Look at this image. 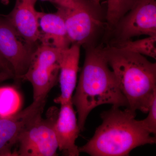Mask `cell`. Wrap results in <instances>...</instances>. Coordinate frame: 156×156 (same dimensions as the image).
<instances>
[{"label":"cell","instance_id":"cell-1","mask_svg":"<svg viewBox=\"0 0 156 156\" xmlns=\"http://www.w3.org/2000/svg\"><path fill=\"white\" fill-rule=\"evenodd\" d=\"M101 47L86 46L83 66L72 101L78 114L80 131L93 109L104 104L128 107L113 72L109 69Z\"/></svg>","mask_w":156,"mask_h":156},{"label":"cell","instance_id":"cell-2","mask_svg":"<svg viewBox=\"0 0 156 156\" xmlns=\"http://www.w3.org/2000/svg\"><path fill=\"white\" fill-rule=\"evenodd\" d=\"M112 106L100 115L102 122L95 134L85 145L79 147L80 153L92 156H129L135 148L156 143L155 137L144 128L136 114L127 108Z\"/></svg>","mask_w":156,"mask_h":156},{"label":"cell","instance_id":"cell-3","mask_svg":"<svg viewBox=\"0 0 156 156\" xmlns=\"http://www.w3.org/2000/svg\"><path fill=\"white\" fill-rule=\"evenodd\" d=\"M128 103L127 108L147 113L156 95V64L140 54L116 46L101 48Z\"/></svg>","mask_w":156,"mask_h":156},{"label":"cell","instance_id":"cell-4","mask_svg":"<svg viewBox=\"0 0 156 156\" xmlns=\"http://www.w3.org/2000/svg\"><path fill=\"white\" fill-rule=\"evenodd\" d=\"M62 51L41 44L34 50L28 69L20 78L31 84L34 101L46 98L58 82Z\"/></svg>","mask_w":156,"mask_h":156},{"label":"cell","instance_id":"cell-5","mask_svg":"<svg viewBox=\"0 0 156 156\" xmlns=\"http://www.w3.org/2000/svg\"><path fill=\"white\" fill-rule=\"evenodd\" d=\"M58 111L57 108L52 107L47 118L43 119L40 116L25 128L18 139V148L15 155H57L58 144L55 124Z\"/></svg>","mask_w":156,"mask_h":156},{"label":"cell","instance_id":"cell-6","mask_svg":"<svg viewBox=\"0 0 156 156\" xmlns=\"http://www.w3.org/2000/svg\"><path fill=\"white\" fill-rule=\"evenodd\" d=\"M89 0H80L73 8L58 7L64 17L68 36L72 44L88 46L101 26L97 9Z\"/></svg>","mask_w":156,"mask_h":156},{"label":"cell","instance_id":"cell-7","mask_svg":"<svg viewBox=\"0 0 156 156\" xmlns=\"http://www.w3.org/2000/svg\"><path fill=\"white\" fill-rule=\"evenodd\" d=\"M112 30L118 43L142 35L156 36V0H138Z\"/></svg>","mask_w":156,"mask_h":156},{"label":"cell","instance_id":"cell-8","mask_svg":"<svg viewBox=\"0 0 156 156\" xmlns=\"http://www.w3.org/2000/svg\"><path fill=\"white\" fill-rule=\"evenodd\" d=\"M37 47L28 44L7 19L0 18V53L11 66L17 80L26 72Z\"/></svg>","mask_w":156,"mask_h":156},{"label":"cell","instance_id":"cell-9","mask_svg":"<svg viewBox=\"0 0 156 156\" xmlns=\"http://www.w3.org/2000/svg\"><path fill=\"white\" fill-rule=\"evenodd\" d=\"M46 100L34 101L30 105L12 115L0 117V156H13L12 149L17 144L20 134L41 115Z\"/></svg>","mask_w":156,"mask_h":156},{"label":"cell","instance_id":"cell-10","mask_svg":"<svg viewBox=\"0 0 156 156\" xmlns=\"http://www.w3.org/2000/svg\"><path fill=\"white\" fill-rule=\"evenodd\" d=\"M37 1L16 0L14 9L5 17L20 37L32 47L37 46L40 35Z\"/></svg>","mask_w":156,"mask_h":156},{"label":"cell","instance_id":"cell-11","mask_svg":"<svg viewBox=\"0 0 156 156\" xmlns=\"http://www.w3.org/2000/svg\"><path fill=\"white\" fill-rule=\"evenodd\" d=\"M60 105L55 124L58 150L65 156H78L80 152L76 141L80 131L76 112L72 100Z\"/></svg>","mask_w":156,"mask_h":156},{"label":"cell","instance_id":"cell-12","mask_svg":"<svg viewBox=\"0 0 156 156\" xmlns=\"http://www.w3.org/2000/svg\"><path fill=\"white\" fill-rule=\"evenodd\" d=\"M80 51V46L76 44L62 51L58 80L61 94L54 99L55 103L60 105L72 100L76 85Z\"/></svg>","mask_w":156,"mask_h":156},{"label":"cell","instance_id":"cell-13","mask_svg":"<svg viewBox=\"0 0 156 156\" xmlns=\"http://www.w3.org/2000/svg\"><path fill=\"white\" fill-rule=\"evenodd\" d=\"M39 25L41 44L61 50L70 47L64 17L58 10L54 13L39 12Z\"/></svg>","mask_w":156,"mask_h":156},{"label":"cell","instance_id":"cell-14","mask_svg":"<svg viewBox=\"0 0 156 156\" xmlns=\"http://www.w3.org/2000/svg\"><path fill=\"white\" fill-rule=\"evenodd\" d=\"M22 97L18 91L11 86L0 87V117L10 116L20 111Z\"/></svg>","mask_w":156,"mask_h":156},{"label":"cell","instance_id":"cell-15","mask_svg":"<svg viewBox=\"0 0 156 156\" xmlns=\"http://www.w3.org/2000/svg\"><path fill=\"white\" fill-rule=\"evenodd\" d=\"M138 1L107 0L106 19L108 29L112 30L118 21L135 6Z\"/></svg>","mask_w":156,"mask_h":156},{"label":"cell","instance_id":"cell-16","mask_svg":"<svg viewBox=\"0 0 156 156\" xmlns=\"http://www.w3.org/2000/svg\"><path fill=\"white\" fill-rule=\"evenodd\" d=\"M115 46L143 56L156 58V36H148L135 41L127 40L118 43Z\"/></svg>","mask_w":156,"mask_h":156},{"label":"cell","instance_id":"cell-17","mask_svg":"<svg viewBox=\"0 0 156 156\" xmlns=\"http://www.w3.org/2000/svg\"><path fill=\"white\" fill-rule=\"evenodd\" d=\"M147 117L140 123L147 131L150 134L156 133V95L154 96L151 101L147 112Z\"/></svg>","mask_w":156,"mask_h":156},{"label":"cell","instance_id":"cell-18","mask_svg":"<svg viewBox=\"0 0 156 156\" xmlns=\"http://www.w3.org/2000/svg\"><path fill=\"white\" fill-rule=\"evenodd\" d=\"M44 2H49L56 6V8H73L80 0H40Z\"/></svg>","mask_w":156,"mask_h":156},{"label":"cell","instance_id":"cell-19","mask_svg":"<svg viewBox=\"0 0 156 156\" xmlns=\"http://www.w3.org/2000/svg\"><path fill=\"white\" fill-rule=\"evenodd\" d=\"M3 70L8 71L14 74L11 66L0 53V71Z\"/></svg>","mask_w":156,"mask_h":156},{"label":"cell","instance_id":"cell-20","mask_svg":"<svg viewBox=\"0 0 156 156\" xmlns=\"http://www.w3.org/2000/svg\"><path fill=\"white\" fill-rule=\"evenodd\" d=\"M13 77H14L13 73L8 71H0V83L6 80Z\"/></svg>","mask_w":156,"mask_h":156},{"label":"cell","instance_id":"cell-21","mask_svg":"<svg viewBox=\"0 0 156 156\" xmlns=\"http://www.w3.org/2000/svg\"><path fill=\"white\" fill-rule=\"evenodd\" d=\"M89 1L95 5L100 7V2L101 0H89Z\"/></svg>","mask_w":156,"mask_h":156},{"label":"cell","instance_id":"cell-22","mask_svg":"<svg viewBox=\"0 0 156 156\" xmlns=\"http://www.w3.org/2000/svg\"><path fill=\"white\" fill-rule=\"evenodd\" d=\"M9 1L10 0H0V2L4 5H8L9 4Z\"/></svg>","mask_w":156,"mask_h":156}]
</instances>
